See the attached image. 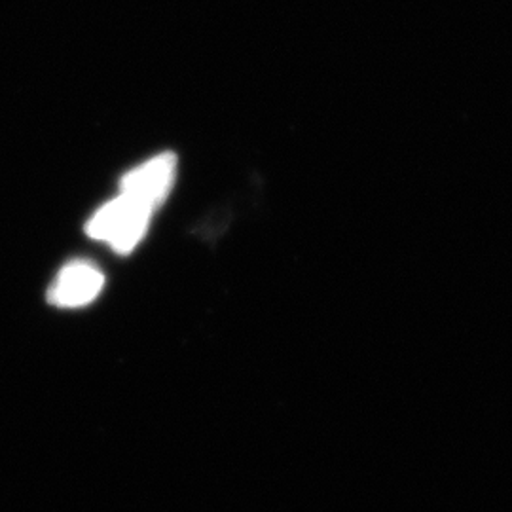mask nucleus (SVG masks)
I'll use <instances>...</instances> for the list:
<instances>
[{"label":"nucleus","instance_id":"1","mask_svg":"<svg viewBox=\"0 0 512 512\" xmlns=\"http://www.w3.org/2000/svg\"><path fill=\"white\" fill-rule=\"evenodd\" d=\"M152 213L145 205L120 194L93 213L86 234L109 245L118 255H129L147 236Z\"/></svg>","mask_w":512,"mask_h":512},{"label":"nucleus","instance_id":"2","mask_svg":"<svg viewBox=\"0 0 512 512\" xmlns=\"http://www.w3.org/2000/svg\"><path fill=\"white\" fill-rule=\"evenodd\" d=\"M177 175V158L171 152L158 154L133 167L120 181V194L156 211L169 198Z\"/></svg>","mask_w":512,"mask_h":512},{"label":"nucleus","instance_id":"3","mask_svg":"<svg viewBox=\"0 0 512 512\" xmlns=\"http://www.w3.org/2000/svg\"><path fill=\"white\" fill-rule=\"evenodd\" d=\"M105 287V274L90 260H73L61 268L48 300L57 308H82L92 304Z\"/></svg>","mask_w":512,"mask_h":512}]
</instances>
